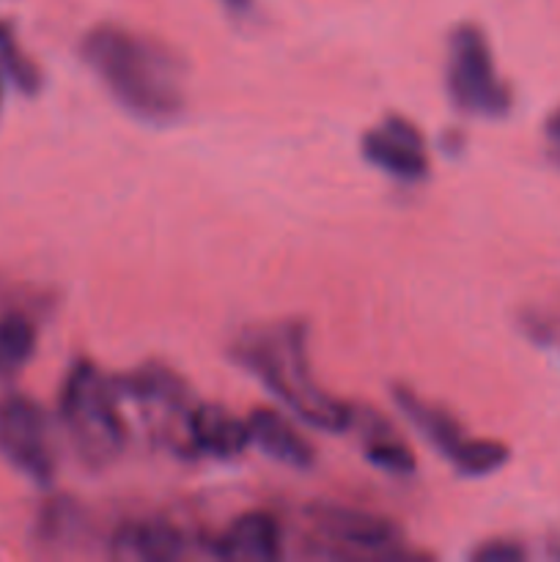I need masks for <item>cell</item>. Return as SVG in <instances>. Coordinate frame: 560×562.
<instances>
[{
    "mask_svg": "<svg viewBox=\"0 0 560 562\" xmlns=\"http://www.w3.org/2000/svg\"><path fill=\"white\" fill-rule=\"evenodd\" d=\"M80 55L132 119L170 124L184 113V64L168 44L132 27L102 22L82 36Z\"/></svg>",
    "mask_w": 560,
    "mask_h": 562,
    "instance_id": "cell-1",
    "label": "cell"
},
{
    "mask_svg": "<svg viewBox=\"0 0 560 562\" xmlns=\"http://www.w3.org/2000/svg\"><path fill=\"white\" fill-rule=\"evenodd\" d=\"M234 360L305 426L327 434H344L355 426V409L318 387L313 379L305 327L300 322L250 329L234 344Z\"/></svg>",
    "mask_w": 560,
    "mask_h": 562,
    "instance_id": "cell-2",
    "label": "cell"
},
{
    "mask_svg": "<svg viewBox=\"0 0 560 562\" xmlns=\"http://www.w3.org/2000/svg\"><path fill=\"white\" fill-rule=\"evenodd\" d=\"M60 423L77 456L91 470H104L124 453L126 426L119 412L115 382L91 360L75 362L66 373L60 390Z\"/></svg>",
    "mask_w": 560,
    "mask_h": 562,
    "instance_id": "cell-3",
    "label": "cell"
},
{
    "mask_svg": "<svg viewBox=\"0 0 560 562\" xmlns=\"http://www.w3.org/2000/svg\"><path fill=\"white\" fill-rule=\"evenodd\" d=\"M445 77L450 99L464 113L503 119L511 110V91L494 66L486 33L472 22H461L450 33Z\"/></svg>",
    "mask_w": 560,
    "mask_h": 562,
    "instance_id": "cell-4",
    "label": "cell"
},
{
    "mask_svg": "<svg viewBox=\"0 0 560 562\" xmlns=\"http://www.w3.org/2000/svg\"><path fill=\"white\" fill-rule=\"evenodd\" d=\"M0 456L36 486L53 483L55 450L49 420L27 395H9L0 401Z\"/></svg>",
    "mask_w": 560,
    "mask_h": 562,
    "instance_id": "cell-5",
    "label": "cell"
},
{
    "mask_svg": "<svg viewBox=\"0 0 560 562\" xmlns=\"http://www.w3.org/2000/svg\"><path fill=\"white\" fill-rule=\"evenodd\" d=\"M311 521L318 536L327 538V543H335L344 552L393 554L404 543V532L395 521L368 514V510L318 505L311 510Z\"/></svg>",
    "mask_w": 560,
    "mask_h": 562,
    "instance_id": "cell-6",
    "label": "cell"
},
{
    "mask_svg": "<svg viewBox=\"0 0 560 562\" xmlns=\"http://www.w3.org/2000/svg\"><path fill=\"white\" fill-rule=\"evenodd\" d=\"M362 157L399 181H421L428 176L423 135L415 124L399 115H390L379 130L362 135Z\"/></svg>",
    "mask_w": 560,
    "mask_h": 562,
    "instance_id": "cell-7",
    "label": "cell"
},
{
    "mask_svg": "<svg viewBox=\"0 0 560 562\" xmlns=\"http://www.w3.org/2000/svg\"><path fill=\"white\" fill-rule=\"evenodd\" d=\"M187 445L192 453L209 459H236L250 448V428L247 420L228 415L223 406L192 404L184 415Z\"/></svg>",
    "mask_w": 560,
    "mask_h": 562,
    "instance_id": "cell-8",
    "label": "cell"
},
{
    "mask_svg": "<svg viewBox=\"0 0 560 562\" xmlns=\"http://www.w3.org/2000/svg\"><path fill=\"white\" fill-rule=\"evenodd\" d=\"M283 552V532L275 516L253 510L231 521L212 543L217 560H278Z\"/></svg>",
    "mask_w": 560,
    "mask_h": 562,
    "instance_id": "cell-9",
    "label": "cell"
},
{
    "mask_svg": "<svg viewBox=\"0 0 560 562\" xmlns=\"http://www.w3.org/2000/svg\"><path fill=\"white\" fill-rule=\"evenodd\" d=\"M115 558L121 560H148V562H170L184 558L187 538L170 521L143 519L126 521L115 530L110 541Z\"/></svg>",
    "mask_w": 560,
    "mask_h": 562,
    "instance_id": "cell-10",
    "label": "cell"
},
{
    "mask_svg": "<svg viewBox=\"0 0 560 562\" xmlns=\"http://www.w3.org/2000/svg\"><path fill=\"white\" fill-rule=\"evenodd\" d=\"M247 428H250V442L258 445V450L278 464L291 467V470H311L316 461L313 445L300 437L280 412L256 409L247 417Z\"/></svg>",
    "mask_w": 560,
    "mask_h": 562,
    "instance_id": "cell-11",
    "label": "cell"
},
{
    "mask_svg": "<svg viewBox=\"0 0 560 562\" xmlns=\"http://www.w3.org/2000/svg\"><path fill=\"white\" fill-rule=\"evenodd\" d=\"M393 398L395 404H399V409L406 415V420H410L412 426H415L417 431L445 456V459L453 461V456L459 453V450L464 448L467 439H470L464 437L459 423H456L445 409H439V406L428 404L421 395L412 393L410 387H395Z\"/></svg>",
    "mask_w": 560,
    "mask_h": 562,
    "instance_id": "cell-12",
    "label": "cell"
},
{
    "mask_svg": "<svg viewBox=\"0 0 560 562\" xmlns=\"http://www.w3.org/2000/svg\"><path fill=\"white\" fill-rule=\"evenodd\" d=\"M115 393L119 398H132L141 406H170V409H190V390L163 366H143L130 376H119Z\"/></svg>",
    "mask_w": 560,
    "mask_h": 562,
    "instance_id": "cell-13",
    "label": "cell"
},
{
    "mask_svg": "<svg viewBox=\"0 0 560 562\" xmlns=\"http://www.w3.org/2000/svg\"><path fill=\"white\" fill-rule=\"evenodd\" d=\"M38 335L27 316L14 311L0 313V376L22 371L36 355Z\"/></svg>",
    "mask_w": 560,
    "mask_h": 562,
    "instance_id": "cell-14",
    "label": "cell"
},
{
    "mask_svg": "<svg viewBox=\"0 0 560 562\" xmlns=\"http://www.w3.org/2000/svg\"><path fill=\"white\" fill-rule=\"evenodd\" d=\"M0 71L5 75V80L14 82L22 93L33 97L42 86V75H38L36 64L31 60V55L22 49L20 38H16L14 27L0 16Z\"/></svg>",
    "mask_w": 560,
    "mask_h": 562,
    "instance_id": "cell-15",
    "label": "cell"
},
{
    "mask_svg": "<svg viewBox=\"0 0 560 562\" xmlns=\"http://www.w3.org/2000/svg\"><path fill=\"white\" fill-rule=\"evenodd\" d=\"M508 448L494 439H467L464 448L453 456L450 467L464 477H486L508 464Z\"/></svg>",
    "mask_w": 560,
    "mask_h": 562,
    "instance_id": "cell-16",
    "label": "cell"
},
{
    "mask_svg": "<svg viewBox=\"0 0 560 562\" xmlns=\"http://www.w3.org/2000/svg\"><path fill=\"white\" fill-rule=\"evenodd\" d=\"M368 431H371V442L366 448V459L377 470L390 472V475H410V472H415V456L410 453L404 442L390 437L384 423L377 420V428H368Z\"/></svg>",
    "mask_w": 560,
    "mask_h": 562,
    "instance_id": "cell-17",
    "label": "cell"
},
{
    "mask_svg": "<svg viewBox=\"0 0 560 562\" xmlns=\"http://www.w3.org/2000/svg\"><path fill=\"white\" fill-rule=\"evenodd\" d=\"M82 527V510L71 499L60 497L44 505L38 514L36 536L42 543H66Z\"/></svg>",
    "mask_w": 560,
    "mask_h": 562,
    "instance_id": "cell-18",
    "label": "cell"
},
{
    "mask_svg": "<svg viewBox=\"0 0 560 562\" xmlns=\"http://www.w3.org/2000/svg\"><path fill=\"white\" fill-rule=\"evenodd\" d=\"M478 562H519L525 560V549L514 541H489L472 552Z\"/></svg>",
    "mask_w": 560,
    "mask_h": 562,
    "instance_id": "cell-19",
    "label": "cell"
},
{
    "mask_svg": "<svg viewBox=\"0 0 560 562\" xmlns=\"http://www.w3.org/2000/svg\"><path fill=\"white\" fill-rule=\"evenodd\" d=\"M544 137H547V146H549V151H552V157L560 162V108L547 119Z\"/></svg>",
    "mask_w": 560,
    "mask_h": 562,
    "instance_id": "cell-20",
    "label": "cell"
},
{
    "mask_svg": "<svg viewBox=\"0 0 560 562\" xmlns=\"http://www.w3.org/2000/svg\"><path fill=\"white\" fill-rule=\"evenodd\" d=\"M225 11H231L234 16H247L253 9H256V0H220Z\"/></svg>",
    "mask_w": 560,
    "mask_h": 562,
    "instance_id": "cell-21",
    "label": "cell"
},
{
    "mask_svg": "<svg viewBox=\"0 0 560 562\" xmlns=\"http://www.w3.org/2000/svg\"><path fill=\"white\" fill-rule=\"evenodd\" d=\"M3 97H5V75L0 71V110H3Z\"/></svg>",
    "mask_w": 560,
    "mask_h": 562,
    "instance_id": "cell-22",
    "label": "cell"
}]
</instances>
